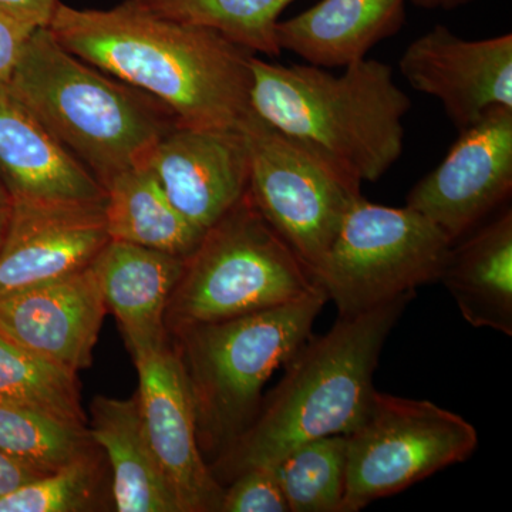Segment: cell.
Wrapping results in <instances>:
<instances>
[{"mask_svg": "<svg viewBox=\"0 0 512 512\" xmlns=\"http://www.w3.org/2000/svg\"><path fill=\"white\" fill-rule=\"evenodd\" d=\"M47 28L72 55L160 101L178 126L239 130L252 113L254 53L215 30L160 18L131 0L109 10L60 2Z\"/></svg>", "mask_w": 512, "mask_h": 512, "instance_id": "1", "label": "cell"}, {"mask_svg": "<svg viewBox=\"0 0 512 512\" xmlns=\"http://www.w3.org/2000/svg\"><path fill=\"white\" fill-rule=\"evenodd\" d=\"M416 292L355 315H339L323 335L309 336L285 365V375L255 420L217 457L222 484L252 467H274L299 444L346 436L365 420L384 343Z\"/></svg>", "mask_w": 512, "mask_h": 512, "instance_id": "2", "label": "cell"}, {"mask_svg": "<svg viewBox=\"0 0 512 512\" xmlns=\"http://www.w3.org/2000/svg\"><path fill=\"white\" fill-rule=\"evenodd\" d=\"M249 67L256 116L360 183L380 180L402 157L412 100L389 64L366 57L333 74L252 55Z\"/></svg>", "mask_w": 512, "mask_h": 512, "instance_id": "3", "label": "cell"}, {"mask_svg": "<svg viewBox=\"0 0 512 512\" xmlns=\"http://www.w3.org/2000/svg\"><path fill=\"white\" fill-rule=\"evenodd\" d=\"M6 84L103 187L146 167L178 126L160 101L72 55L49 28L33 30Z\"/></svg>", "mask_w": 512, "mask_h": 512, "instance_id": "4", "label": "cell"}, {"mask_svg": "<svg viewBox=\"0 0 512 512\" xmlns=\"http://www.w3.org/2000/svg\"><path fill=\"white\" fill-rule=\"evenodd\" d=\"M328 302L319 286L286 305L173 332L202 454L221 456L251 426L265 383L312 335Z\"/></svg>", "mask_w": 512, "mask_h": 512, "instance_id": "5", "label": "cell"}, {"mask_svg": "<svg viewBox=\"0 0 512 512\" xmlns=\"http://www.w3.org/2000/svg\"><path fill=\"white\" fill-rule=\"evenodd\" d=\"M305 262L262 217L248 191L185 259L165 313L168 333L266 311L318 289Z\"/></svg>", "mask_w": 512, "mask_h": 512, "instance_id": "6", "label": "cell"}, {"mask_svg": "<svg viewBox=\"0 0 512 512\" xmlns=\"http://www.w3.org/2000/svg\"><path fill=\"white\" fill-rule=\"evenodd\" d=\"M453 241L412 208L359 197L312 276L339 315H355L440 281Z\"/></svg>", "mask_w": 512, "mask_h": 512, "instance_id": "7", "label": "cell"}, {"mask_svg": "<svg viewBox=\"0 0 512 512\" xmlns=\"http://www.w3.org/2000/svg\"><path fill=\"white\" fill-rule=\"evenodd\" d=\"M477 446L476 427L460 414L376 390L365 420L346 434L342 512H359L464 463Z\"/></svg>", "mask_w": 512, "mask_h": 512, "instance_id": "8", "label": "cell"}, {"mask_svg": "<svg viewBox=\"0 0 512 512\" xmlns=\"http://www.w3.org/2000/svg\"><path fill=\"white\" fill-rule=\"evenodd\" d=\"M239 130L248 147L249 197L312 271L353 202L362 197V183L266 124L254 111Z\"/></svg>", "mask_w": 512, "mask_h": 512, "instance_id": "9", "label": "cell"}, {"mask_svg": "<svg viewBox=\"0 0 512 512\" xmlns=\"http://www.w3.org/2000/svg\"><path fill=\"white\" fill-rule=\"evenodd\" d=\"M512 191V107H495L414 185L406 207L439 227L451 241L494 215Z\"/></svg>", "mask_w": 512, "mask_h": 512, "instance_id": "10", "label": "cell"}, {"mask_svg": "<svg viewBox=\"0 0 512 512\" xmlns=\"http://www.w3.org/2000/svg\"><path fill=\"white\" fill-rule=\"evenodd\" d=\"M399 69L414 90L440 101L458 131L512 107L511 33L468 40L436 25L406 47Z\"/></svg>", "mask_w": 512, "mask_h": 512, "instance_id": "11", "label": "cell"}, {"mask_svg": "<svg viewBox=\"0 0 512 512\" xmlns=\"http://www.w3.org/2000/svg\"><path fill=\"white\" fill-rule=\"evenodd\" d=\"M133 359L148 440L181 512L220 511L224 487L212 474L198 443L194 403L177 350L167 343Z\"/></svg>", "mask_w": 512, "mask_h": 512, "instance_id": "12", "label": "cell"}, {"mask_svg": "<svg viewBox=\"0 0 512 512\" xmlns=\"http://www.w3.org/2000/svg\"><path fill=\"white\" fill-rule=\"evenodd\" d=\"M104 202H15L0 248V298L92 265L110 241Z\"/></svg>", "mask_w": 512, "mask_h": 512, "instance_id": "13", "label": "cell"}, {"mask_svg": "<svg viewBox=\"0 0 512 512\" xmlns=\"http://www.w3.org/2000/svg\"><path fill=\"white\" fill-rule=\"evenodd\" d=\"M147 167L171 204L202 232L248 191V147L241 130L174 127Z\"/></svg>", "mask_w": 512, "mask_h": 512, "instance_id": "14", "label": "cell"}, {"mask_svg": "<svg viewBox=\"0 0 512 512\" xmlns=\"http://www.w3.org/2000/svg\"><path fill=\"white\" fill-rule=\"evenodd\" d=\"M107 312L92 264L66 278L0 298V335L77 373L92 366Z\"/></svg>", "mask_w": 512, "mask_h": 512, "instance_id": "15", "label": "cell"}, {"mask_svg": "<svg viewBox=\"0 0 512 512\" xmlns=\"http://www.w3.org/2000/svg\"><path fill=\"white\" fill-rule=\"evenodd\" d=\"M0 180L15 202L101 204L106 190L0 83Z\"/></svg>", "mask_w": 512, "mask_h": 512, "instance_id": "16", "label": "cell"}, {"mask_svg": "<svg viewBox=\"0 0 512 512\" xmlns=\"http://www.w3.org/2000/svg\"><path fill=\"white\" fill-rule=\"evenodd\" d=\"M184 264L180 256L113 239L94 259L107 311L119 320L131 356L167 345L165 313Z\"/></svg>", "mask_w": 512, "mask_h": 512, "instance_id": "17", "label": "cell"}, {"mask_svg": "<svg viewBox=\"0 0 512 512\" xmlns=\"http://www.w3.org/2000/svg\"><path fill=\"white\" fill-rule=\"evenodd\" d=\"M409 0H320L311 9L279 20L276 43L313 66L333 69L366 59L406 22Z\"/></svg>", "mask_w": 512, "mask_h": 512, "instance_id": "18", "label": "cell"}, {"mask_svg": "<svg viewBox=\"0 0 512 512\" xmlns=\"http://www.w3.org/2000/svg\"><path fill=\"white\" fill-rule=\"evenodd\" d=\"M440 282L473 328L512 336L511 207L453 242Z\"/></svg>", "mask_w": 512, "mask_h": 512, "instance_id": "19", "label": "cell"}, {"mask_svg": "<svg viewBox=\"0 0 512 512\" xmlns=\"http://www.w3.org/2000/svg\"><path fill=\"white\" fill-rule=\"evenodd\" d=\"M90 412L92 439L110 461L117 511L181 512L177 495L148 440L138 397L121 400L99 396Z\"/></svg>", "mask_w": 512, "mask_h": 512, "instance_id": "20", "label": "cell"}, {"mask_svg": "<svg viewBox=\"0 0 512 512\" xmlns=\"http://www.w3.org/2000/svg\"><path fill=\"white\" fill-rule=\"evenodd\" d=\"M107 232L113 241L165 252L187 259L204 232L191 224L168 200L156 175L133 167L104 184Z\"/></svg>", "mask_w": 512, "mask_h": 512, "instance_id": "21", "label": "cell"}, {"mask_svg": "<svg viewBox=\"0 0 512 512\" xmlns=\"http://www.w3.org/2000/svg\"><path fill=\"white\" fill-rule=\"evenodd\" d=\"M295 0H131L160 18L215 30L235 45L268 57L281 55L276 26Z\"/></svg>", "mask_w": 512, "mask_h": 512, "instance_id": "22", "label": "cell"}, {"mask_svg": "<svg viewBox=\"0 0 512 512\" xmlns=\"http://www.w3.org/2000/svg\"><path fill=\"white\" fill-rule=\"evenodd\" d=\"M0 404L86 424L77 373L0 335Z\"/></svg>", "mask_w": 512, "mask_h": 512, "instance_id": "23", "label": "cell"}, {"mask_svg": "<svg viewBox=\"0 0 512 512\" xmlns=\"http://www.w3.org/2000/svg\"><path fill=\"white\" fill-rule=\"evenodd\" d=\"M97 448L86 424L0 404V450L40 476L55 473Z\"/></svg>", "mask_w": 512, "mask_h": 512, "instance_id": "24", "label": "cell"}, {"mask_svg": "<svg viewBox=\"0 0 512 512\" xmlns=\"http://www.w3.org/2000/svg\"><path fill=\"white\" fill-rule=\"evenodd\" d=\"M274 467L289 512H342L346 436L299 444Z\"/></svg>", "mask_w": 512, "mask_h": 512, "instance_id": "25", "label": "cell"}, {"mask_svg": "<svg viewBox=\"0 0 512 512\" xmlns=\"http://www.w3.org/2000/svg\"><path fill=\"white\" fill-rule=\"evenodd\" d=\"M97 451L22 485L0 498V512H79L94 508L99 493Z\"/></svg>", "mask_w": 512, "mask_h": 512, "instance_id": "26", "label": "cell"}, {"mask_svg": "<svg viewBox=\"0 0 512 512\" xmlns=\"http://www.w3.org/2000/svg\"><path fill=\"white\" fill-rule=\"evenodd\" d=\"M221 512H289L275 467L242 471L224 488Z\"/></svg>", "mask_w": 512, "mask_h": 512, "instance_id": "27", "label": "cell"}, {"mask_svg": "<svg viewBox=\"0 0 512 512\" xmlns=\"http://www.w3.org/2000/svg\"><path fill=\"white\" fill-rule=\"evenodd\" d=\"M33 30L0 13V83L8 82Z\"/></svg>", "mask_w": 512, "mask_h": 512, "instance_id": "28", "label": "cell"}, {"mask_svg": "<svg viewBox=\"0 0 512 512\" xmlns=\"http://www.w3.org/2000/svg\"><path fill=\"white\" fill-rule=\"evenodd\" d=\"M59 0H0V13L30 28H47Z\"/></svg>", "mask_w": 512, "mask_h": 512, "instance_id": "29", "label": "cell"}, {"mask_svg": "<svg viewBox=\"0 0 512 512\" xmlns=\"http://www.w3.org/2000/svg\"><path fill=\"white\" fill-rule=\"evenodd\" d=\"M42 477L32 468L19 463L5 451L0 450V498L18 490L22 485Z\"/></svg>", "mask_w": 512, "mask_h": 512, "instance_id": "30", "label": "cell"}, {"mask_svg": "<svg viewBox=\"0 0 512 512\" xmlns=\"http://www.w3.org/2000/svg\"><path fill=\"white\" fill-rule=\"evenodd\" d=\"M13 208H15V201H13L12 195L9 194L8 188L0 180V248H2L6 235H8Z\"/></svg>", "mask_w": 512, "mask_h": 512, "instance_id": "31", "label": "cell"}, {"mask_svg": "<svg viewBox=\"0 0 512 512\" xmlns=\"http://www.w3.org/2000/svg\"><path fill=\"white\" fill-rule=\"evenodd\" d=\"M409 2L423 9L453 10L476 2V0H409Z\"/></svg>", "mask_w": 512, "mask_h": 512, "instance_id": "32", "label": "cell"}]
</instances>
